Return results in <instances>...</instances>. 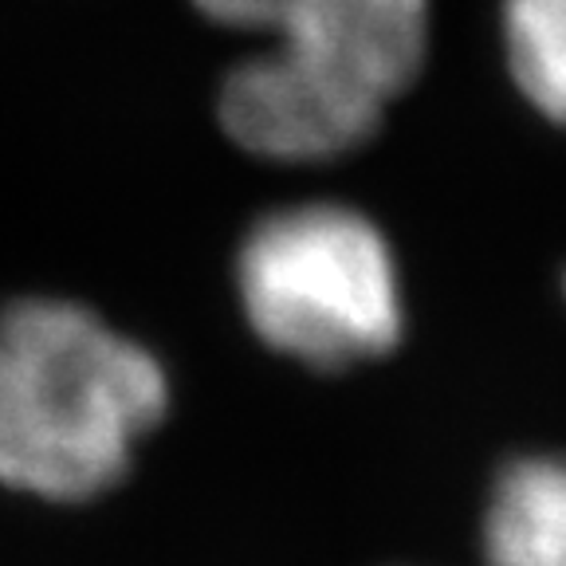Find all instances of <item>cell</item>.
<instances>
[{
	"instance_id": "cell-1",
	"label": "cell",
	"mask_w": 566,
	"mask_h": 566,
	"mask_svg": "<svg viewBox=\"0 0 566 566\" xmlns=\"http://www.w3.org/2000/svg\"><path fill=\"white\" fill-rule=\"evenodd\" d=\"M169 413L154 350L55 295L0 307V484L48 504L118 488Z\"/></svg>"
},
{
	"instance_id": "cell-2",
	"label": "cell",
	"mask_w": 566,
	"mask_h": 566,
	"mask_svg": "<svg viewBox=\"0 0 566 566\" xmlns=\"http://www.w3.org/2000/svg\"><path fill=\"white\" fill-rule=\"evenodd\" d=\"M237 295L252 335L307 370L378 363L406 335L386 232L338 201L264 212L237 248Z\"/></svg>"
},
{
	"instance_id": "cell-3",
	"label": "cell",
	"mask_w": 566,
	"mask_h": 566,
	"mask_svg": "<svg viewBox=\"0 0 566 566\" xmlns=\"http://www.w3.org/2000/svg\"><path fill=\"white\" fill-rule=\"evenodd\" d=\"M209 24L264 35L287 60L343 75L394 106L429 55V0H189Z\"/></svg>"
},
{
	"instance_id": "cell-4",
	"label": "cell",
	"mask_w": 566,
	"mask_h": 566,
	"mask_svg": "<svg viewBox=\"0 0 566 566\" xmlns=\"http://www.w3.org/2000/svg\"><path fill=\"white\" fill-rule=\"evenodd\" d=\"M389 106L311 63L260 48L224 71L217 91L221 130L240 150L283 166H315L363 150Z\"/></svg>"
},
{
	"instance_id": "cell-5",
	"label": "cell",
	"mask_w": 566,
	"mask_h": 566,
	"mask_svg": "<svg viewBox=\"0 0 566 566\" xmlns=\"http://www.w3.org/2000/svg\"><path fill=\"white\" fill-rule=\"evenodd\" d=\"M488 566H566V457L512 460L488 495Z\"/></svg>"
},
{
	"instance_id": "cell-6",
	"label": "cell",
	"mask_w": 566,
	"mask_h": 566,
	"mask_svg": "<svg viewBox=\"0 0 566 566\" xmlns=\"http://www.w3.org/2000/svg\"><path fill=\"white\" fill-rule=\"evenodd\" d=\"M504 52L523 98L566 126V0H504Z\"/></svg>"
}]
</instances>
